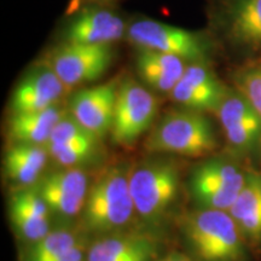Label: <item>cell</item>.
<instances>
[{
	"mask_svg": "<svg viewBox=\"0 0 261 261\" xmlns=\"http://www.w3.org/2000/svg\"><path fill=\"white\" fill-rule=\"evenodd\" d=\"M119 84L115 80L80 90L71 98L69 114L102 140L110 133Z\"/></svg>",
	"mask_w": 261,
	"mask_h": 261,
	"instance_id": "14",
	"label": "cell"
},
{
	"mask_svg": "<svg viewBox=\"0 0 261 261\" xmlns=\"http://www.w3.org/2000/svg\"><path fill=\"white\" fill-rule=\"evenodd\" d=\"M50 213L37 185L18 188L10 197V220L18 236L28 244L38 242L50 232Z\"/></svg>",
	"mask_w": 261,
	"mask_h": 261,
	"instance_id": "17",
	"label": "cell"
},
{
	"mask_svg": "<svg viewBox=\"0 0 261 261\" xmlns=\"http://www.w3.org/2000/svg\"><path fill=\"white\" fill-rule=\"evenodd\" d=\"M185 61L173 55L140 50L137 57V69L145 84L160 92L171 93L184 74Z\"/></svg>",
	"mask_w": 261,
	"mask_h": 261,
	"instance_id": "23",
	"label": "cell"
},
{
	"mask_svg": "<svg viewBox=\"0 0 261 261\" xmlns=\"http://www.w3.org/2000/svg\"><path fill=\"white\" fill-rule=\"evenodd\" d=\"M260 152H261V148H260Z\"/></svg>",
	"mask_w": 261,
	"mask_h": 261,
	"instance_id": "27",
	"label": "cell"
},
{
	"mask_svg": "<svg viewBox=\"0 0 261 261\" xmlns=\"http://www.w3.org/2000/svg\"><path fill=\"white\" fill-rule=\"evenodd\" d=\"M48 158L50 155L44 145L11 144L4 160L6 178L18 188L35 187L45 175Z\"/></svg>",
	"mask_w": 261,
	"mask_h": 261,
	"instance_id": "22",
	"label": "cell"
},
{
	"mask_svg": "<svg viewBox=\"0 0 261 261\" xmlns=\"http://www.w3.org/2000/svg\"><path fill=\"white\" fill-rule=\"evenodd\" d=\"M215 114L231 151L249 155L260 150L261 117L242 93L228 87Z\"/></svg>",
	"mask_w": 261,
	"mask_h": 261,
	"instance_id": "8",
	"label": "cell"
},
{
	"mask_svg": "<svg viewBox=\"0 0 261 261\" xmlns=\"http://www.w3.org/2000/svg\"><path fill=\"white\" fill-rule=\"evenodd\" d=\"M159 109V99L133 79L119 84L109 135L116 145L130 148L149 130Z\"/></svg>",
	"mask_w": 261,
	"mask_h": 261,
	"instance_id": "5",
	"label": "cell"
},
{
	"mask_svg": "<svg viewBox=\"0 0 261 261\" xmlns=\"http://www.w3.org/2000/svg\"><path fill=\"white\" fill-rule=\"evenodd\" d=\"M155 261H196L192 256H189L184 253L179 252H173L169 254H166L165 256H160L159 259Z\"/></svg>",
	"mask_w": 261,
	"mask_h": 261,
	"instance_id": "25",
	"label": "cell"
},
{
	"mask_svg": "<svg viewBox=\"0 0 261 261\" xmlns=\"http://www.w3.org/2000/svg\"><path fill=\"white\" fill-rule=\"evenodd\" d=\"M100 139L81 126L69 113L57 123L46 146L48 155L62 167H77L96 159Z\"/></svg>",
	"mask_w": 261,
	"mask_h": 261,
	"instance_id": "13",
	"label": "cell"
},
{
	"mask_svg": "<svg viewBox=\"0 0 261 261\" xmlns=\"http://www.w3.org/2000/svg\"><path fill=\"white\" fill-rule=\"evenodd\" d=\"M227 89L207 62H194L187 65L180 80L169 94L184 109L215 114Z\"/></svg>",
	"mask_w": 261,
	"mask_h": 261,
	"instance_id": "12",
	"label": "cell"
},
{
	"mask_svg": "<svg viewBox=\"0 0 261 261\" xmlns=\"http://www.w3.org/2000/svg\"><path fill=\"white\" fill-rule=\"evenodd\" d=\"M181 232L196 261H248V244L226 211L197 208L182 218Z\"/></svg>",
	"mask_w": 261,
	"mask_h": 261,
	"instance_id": "2",
	"label": "cell"
},
{
	"mask_svg": "<svg viewBox=\"0 0 261 261\" xmlns=\"http://www.w3.org/2000/svg\"><path fill=\"white\" fill-rule=\"evenodd\" d=\"M228 213L248 247H261V174L248 172L246 184Z\"/></svg>",
	"mask_w": 261,
	"mask_h": 261,
	"instance_id": "19",
	"label": "cell"
},
{
	"mask_svg": "<svg viewBox=\"0 0 261 261\" xmlns=\"http://www.w3.org/2000/svg\"><path fill=\"white\" fill-rule=\"evenodd\" d=\"M74 2H77V0H74Z\"/></svg>",
	"mask_w": 261,
	"mask_h": 261,
	"instance_id": "26",
	"label": "cell"
},
{
	"mask_svg": "<svg viewBox=\"0 0 261 261\" xmlns=\"http://www.w3.org/2000/svg\"><path fill=\"white\" fill-rule=\"evenodd\" d=\"M130 167L125 163L110 166L90 185L83 211V224L99 236L122 232L136 217L129 190Z\"/></svg>",
	"mask_w": 261,
	"mask_h": 261,
	"instance_id": "1",
	"label": "cell"
},
{
	"mask_svg": "<svg viewBox=\"0 0 261 261\" xmlns=\"http://www.w3.org/2000/svg\"><path fill=\"white\" fill-rule=\"evenodd\" d=\"M179 189L180 169L171 160H148L130 168L129 190L136 217L149 228H158L167 219Z\"/></svg>",
	"mask_w": 261,
	"mask_h": 261,
	"instance_id": "3",
	"label": "cell"
},
{
	"mask_svg": "<svg viewBox=\"0 0 261 261\" xmlns=\"http://www.w3.org/2000/svg\"><path fill=\"white\" fill-rule=\"evenodd\" d=\"M232 83L261 117V57L244 61L233 71Z\"/></svg>",
	"mask_w": 261,
	"mask_h": 261,
	"instance_id": "24",
	"label": "cell"
},
{
	"mask_svg": "<svg viewBox=\"0 0 261 261\" xmlns=\"http://www.w3.org/2000/svg\"><path fill=\"white\" fill-rule=\"evenodd\" d=\"M148 151L185 158H203L214 152L218 140L204 113L182 109L162 117L145 142Z\"/></svg>",
	"mask_w": 261,
	"mask_h": 261,
	"instance_id": "4",
	"label": "cell"
},
{
	"mask_svg": "<svg viewBox=\"0 0 261 261\" xmlns=\"http://www.w3.org/2000/svg\"><path fill=\"white\" fill-rule=\"evenodd\" d=\"M159 241L145 232H115L99 236L89 247L86 261H155Z\"/></svg>",
	"mask_w": 261,
	"mask_h": 261,
	"instance_id": "16",
	"label": "cell"
},
{
	"mask_svg": "<svg viewBox=\"0 0 261 261\" xmlns=\"http://www.w3.org/2000/svg\"><path fill=\"white\" fill-rule=\"evenodd\" d=\"M110 45L65 42L52 52L47 64L68 89L102 76L112 63Z\"/></svg>",
	"mask_w": 261,
	"mask_h": 261,
	"instance_id": "9",
	"label": "cell"
},
{
	"mask_svg": "<svg viewBox=\"0 0 261 261\" xmlns=\"http://www.w3.org/2000/svg\"><path fill=\"white\" fill-rule=\"evenodd\" d=\"M247 175L248 172L231 160L210 159L192 173L191 195L198 208L228 212L242 191Z\"/></svg>",
	"mask_w": 261,
	"mask_h": 261,
	"instance_id": "7",
	"label": "cell"
},
{
	"mask_svg": "<svg viewBox=\"0 0 261 261\" xmlns=\"http://www.w3.org/2000/svg\"><path fill=\"white\" fill-rule=\"evenodd\" d=\"M127 33L123 19L112 11L87 9L75 17L67 29V42L110 45Z\"/></svg>",
	"mask_w": 261,
	"mask_h": 261,
	"instance_id": "18",
	"label": "cell"
},
{
	"mask_svg": "<svg viewBox=\"0 0 261 261\" xmlns=\"http://www.w3.org/2000/svg\"><path fill=\"white\" fill-rule=\"evenodd\" d=\"M217 22L231 46L261 57V0H219Z\"/></svg>",
	"mask_w": 261,
	"mask_h": 261,
	"instance_id": "10",
	"label": "cell"
},
{
	"mask_svg": "<svg viewBox=\"0 0 261 261\" xmlns=\"http://www.w3.org/2000/svg\"><path fill=\"white\" fill-rule=\"evenodd\" d=\"M68 112L62 104L45 110L11 114L8 137L12 144L46 145L52 130Z\"/></svg>",
	"mask_w": 261,
	"mask_h": 261,
	"instance_id": "20",
	"label": "cell"
},
{
	"mask_svg": "<svg viewBox=\"0 0 261 261\" xmlns=\"http://www.w3.org/2000/svg\"><path fill=\"white\" fill-rule=\"evenodd\" d=\"M87 250L76 230L62 227L29 244L21 261H86Z\"/></svg>",
	"mask_w": 261,
	"mask_h": 261,
	"instance_id": "21",
	"label": "cell"
},
{
	"mask_svg": "<svg viewBox=\"0 0 261 261\" xmlns=\"http://www.w3.org/2000/svg\"><path fill=\"white\" fill-rule=\"evenodd\" d=\"M68 87L48 64L33 70L16 87L11 97L12 114L31 113L60 106Z\"/></svg>",
	"mask_w": 261,
	"mask_h": 261,
	"instance_id": "15",
	"label": "cell"
},
{
	"mask_svg": "<svg viewBox=\"0 0 261 261\" xmlns=\"http://www.w3.org/2000/svg\"><path fill=\"white\" fill-rule=\"evenodd\" d=\"M37 189L51 213L74 218L83 213L90 182L83 168L62 167L44 175Z\"/></svg>",
	"mask_w": 261,
	"mask_h": 261,
	"instance_id": "11",
	"label": "cell"
},
{
	"mask_svg": "<svg viewBox=\"0 0 261 261\" xmlns=\"http://www.w3.org/2000/svg\"><path fill=\"white\" fill-rule=\"evenodd\" d=\"M129 42L139 50H150L180 57L185 62H207L211 44L200 33L187 31L152 19H140L127 28Z\"/></svg>",
	"mask_w": 261,
	"mask_h": 261,
	"instance_id": "6",
	"label": "cell"
}]
</instances>
